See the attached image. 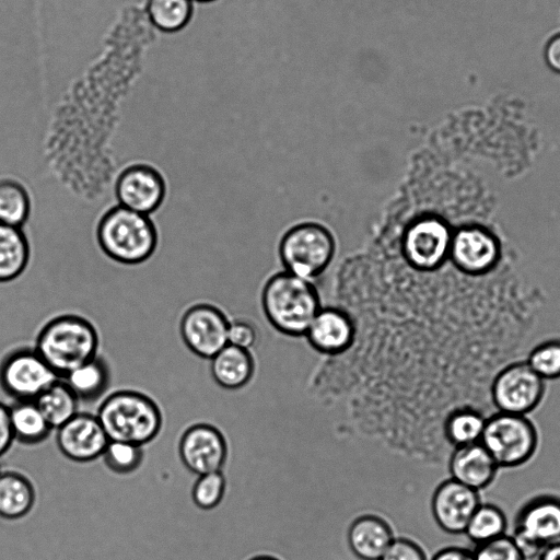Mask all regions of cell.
Segmentation results:
<instances>
[{"label": "cell", "mask_w": 560, "mask_h": 560, "mask_svg": "<svg viewBox=\"0 0 560 560\" xmlns=\"http://www.w3.org/2000/svg\"><path fill=\"white\" fill-rule=\"evenodd\" d=\"M260 305L275 330L291 338H301L323 303L315 282L281 270L265 281Z\"/></svg>", "instance_id": "6da1fadb"}, {"label": "cell", "mask_w": 560, "mask_h": 560, "mask_svg": "<svg viewBox=\"0 0 560 560\" xmlns=\"http://www.w3.org/2000/svg\"><path fill=\"white\" fill-rule=\"evenodd\" d=\"M33 347L61 378L98 355L100 334L90 318L63 312L42 324Z\"/></svg>", "instance_id": "7a4b0ae2"}, {"label": "cell", "mask_w": 560, "mask_h": 560, "mask_svg": "<svg viewBox=\"0 0 560 560\" xmlns=\"http://www.w3.org/2000/svg\"><path fill=\"white\" fill-rule=\"evenodd\" d=\"M95 240L109 259L135 266L153 256L159 246V231L151 215L115 203L101 214L95 226Z\"/></svg>", "instance_id": "3957f363"}, {"label": "cell", "mask_w": 560, "mask_h": 560, "mask_svg": "<svg viewBox=\"0 0 560 560\" xmlns=\"http://www.w3.org/2000/svg\"><path fill=\"white\" fill-rule=\"evenodd\" d=\"M109 441L144 446L160 434L163 415L145 393L120 389L106 396L95 413Z\"/></svg>", "instance_id": "277c9868"}, {"label": "cell", "mask_w": 560, "mask_h": 560, "mask_svg": "<svg viewBox=\"0 0 560 560\" xmlns=\"http://www.w3.org/2000/svg\"><path fill=\"white\" fill-rule=\"evenodd\" d=\"M336 254L337 240L332 231L313 220L292 224L278 243L283 270L312 282L327 271Z\"/></svg>", "instance_id": "5b68a950"}, {"label": "cell", "mask_w": 560, "mask_h": 560, "mask_svg": "<svg viewBox=\"0 0 560 560\" xmlns=\"http://www.w3.org/2000/svg\"><path fill=\"white\" fill-rule=\"evenodd\" d=\"M480 443L499 468H515L535 455L538 432L527 416L493 411L487 417Z\"/></svg>", "instance_id": "8992f818"}, {"label": "cell", "mask_w": 560, "mask_h": 560, "mask_svg": "<svg viewBox=\"0 0 560 560\" xmlns=\"http://www.w3.org/2000/svg\"><path fill=\"white\" fill-rule=\"evenodd\" d=\"M545 382L525 360L512 361L492 378L489 389L491 406L494 411L527 416L541 402Z\"/></svg>", "instance_id": "52a82bcc"}, {"label": "cell", "mask_w": 560, "mask_h": 560, "mask_svg": "<svg viewBox=\"0 0 560 560\" xmlns=\"http://www.w3.org/2000/svg\"><path fill=\"white\" fill-rule=\"evenodd\" d=\"M511 536L527 559L560 541V498L541 494L527 501L515 516Z\"/></svg>", "instance_id": "ba28073f"}, {"label": "cell", "mask_w": 560, "mask_h": 560, "mask_svg": "<svg viewBox=\"0 0 560 560\" xmlns=\"http://www.w3.org/2000/svg\"><path fill=\"white\" fill-rule=\"evenodd\" d=\"M59 378L33 346L15 348L0 362V387L13 401L35 400Z\"/></svg>", "instance_id": "9c48e42d"}, {"label": "cell", "mask_w": 560, "mask_h": 560, "mask_svg": "<svg viewBox=\"0 0 560 560\" xmlns=\"http://www.w3.org/2000/svg\"><path fill=\"white\" fill-rule=\"evenodd\" d=\"M113 190L117 205L151 215L164 203L168 185L159 167L149 162L136 161L118 172Z\"/></svg>", "instance_id": "30bf717a"}, {"label": "cell", "mask_w": 560, "mask_h": 560, "mask_svg": "<svg viewBox=\"0 0 560 560\" xmlns=\"http://www.w3.org/2000/svg\"><path fill=\"white\" fill-rule=\"evenodd\" d=\"M230 319L226 313L212 302H194L180 316L179 334L194 354L210 360L228 345Z\"/></svg>", "instance_id": "8fae6325"}, {"label": "cell", "mask_w": 560, "mask_h": 560, "mask_svg": "<svg viewBox=\"0 0 560 560\" xmlns=\"http://www.w3.org/2000/svg\"><path fill=\"white\" fill-rule=\"evenodd\" d=\"M501 258V243L486 226L465 224L454 228L448 260L460 272L482 276L495 268Z\"/></svg>", "instance_id": "7c38bea8"}, {"label": "cell", "mask_w": 560, "mask_h": 560, "mask_svg": "<svg viewBox=\"0 0 560 560\" xmlns=\"http://www.w3.org/2000/svg\"><path fill=\"white\" fill-rule=\"evenodd\" d=\"M178 454L190 472L201 476L222 470L228 459L229 447L219 428L211 423L197 422L183 432Z\"/></svg>", "instance_id": "4fadbf2b"}, {"label": "cell", "mask_w": 560, "mask_h": 560, "mask_svg": "<svg viewBox=\"0 0 560 560\" xmlns=\"http://www.w3.org/2000/svg\"><path fill=\"white\" fill-rule=\"evenodd\" d=\"M481 504L479 491L452 478L441 481L431 497V513L438 526L447 534H464Z\"/></svg>", "instance_id": "5bb4252c"}, {"label": "cell", "mask_w": 560, "mask_h": 560, "mask_svg": "<svg viewBox=\"0 0 560 560\" xmlns=\"http://www.w3.org/2000/svg\"><path fill=\"white\" fill-rule=\"evenodd\" d=\"M108 442L96 415L79 411L56 429L59 451L75 463H89L102 457Z\"/></svg>", "instance_id": "9a60e30c"}, {"label": "cell", "mask_w": 560, "mask_h": 560, "mask_svg": "<svg viewBox=\"0 0 560 560\" xmlns=\"http://www.w3.org/2000/svg\"><path fill=\"white\" fill-rule=\"evenodd\" d=\"M357 327L352 316L342 307L323 305L312 320L304 338L320 357H337L353 343Z\"/></svg>", "instance_id": "2e32d148"}, {"label": "cell", "mask_w": 560, "mask_h": 560, "mask_svg": "<svg viewBox=\"0 0 560 560\" xmlns=\"http://www.w3.org/2000/svg\"><path fill=\"white\" fill-rule=\"evenodd\" d=\"M446 467L450 478L477 491L489 487L500 469L480 442L452 448Z\"/></svg>", "instance_id": "e0dca14e"}, {"label": "cell", "mask_w": 560, "mask_h": 560, "mask_svg": "<svg viewBox=\"0 0 560 560\" xmlns=\"http://www.w3.org/2000/svg\"><path fill=\"white\" fill-rule=\"evenodd\" d=\"M395 537L390 524L373 513L355 517L347 529L348 546L360 560H378Z\"/></svg>", "instance_id": "ac0fdd59"}, {"label": "cell", "mask_w": 560, "mask_h": 560, "mask_svg": "<svg viewBox=\"0 0 560 560\" xmlns=\"http://www.w3.org/2000/svg\"><path fill=\"white\" fill-rule=\"evenodd\" d=\"M256 361L250 350L226 345L210 359L214 382L228 390L246 386L254 376Z\"/></svg>", "instance_id": "d6986e66"}, {"label": "cell", "mask_w": 560, "mask_h": 560, "mask_svg": "<svg viewBox=\"0 0 560 560\" xmlns=\"http://www.w3.org/2000/svg\"><path fill=\"white\" fill-rule=\"evenodd\" d=\"M35 500V488L25 475L3 470L0 475V517L22 518L32 511Z\"/></svg>", "instance_id": "ffe728a7"}, {"label": "cell", "mask_w": 560, "mask_h": 560, "mask_svg": "<svg viewBox=\"0 0 560 560\" xmlns=\"http://www.w3.org/2000/svg\"><path fill=\"white\" fill-rule=\"evenodd\" d=\"M31 259V245L22 228L0 223V282L19 278Z\"/></svg>", "instance_id": "44dd1931"}, {"label": "cell", "mask_w": 560, "mask_h": 560, "mask_svg": "<svg viewBox=\"0 0 560 560\" xmlns=\"http://www.w3.org/2000/svg\"><path fill=\"white\" fill-rule=\"evenodd\" d=\"M80 401L100 398L110 382L107 362L100 354L61 377Z\"/></svg>", "instance_id": "7402d4cb"}, {"label": "cell", "mask_w": 560, "mask_h": 560, "mask_svg": "<svg viewBox=\"0 0 560 560\" xmlns=\"http://www.w3.org/2000/svg\"><path fill=\"white\" fill-rule=\"evenodd\" d=\"M9 409L14 441L36 445L44 442L52 431L34 400L13 401Z\"/></svg>", "instance_id": "603a6c76"}, {"label": "cell", "mask_w": 560, "mask_h": 560, "mask_svg": "<svg viewBox=\"0 0 560 560\" xmlns=\"http://www.w3.org/2000/svg\"><path fill=\"white\" fill-rule=\"evenodd\" d=\"M487 417L474 408H459L450 412L442 425L446 444L454 448L480 442Z\"/></svg>", "instance_id": "cb8c5ba5"}, {"label": "cell", "mask_w": 560, "mask_h": 560, "mask_svg": "<svg viewBox=\"0 0 560 560\" xmlns=\"http://www.w3.org/2000/svg\"><path fill=\"white\" fill-rule=\"evenodd\" d=\"M34 401L52 430L79 412L80 400L62 378L51 384Z\"/></svg>", "instance_id": "d4e9b609"}, {"label": "cell", "mask_w": 560, "mask_h": 560, "mask_svg": "<svg viewBox=\"0 0 560 560\" xmlns=\"http://www.w3.org/2000/svg\"><path fill=\"white\" fill-rule=\"evenodd\" d=\"M32 212V198L22 182L14 178L0 180V223L22 228Z\"/></svg>", "instance_id": "484cf974"}, {"label": "cell", "mask_w": 560, "mask_h": 560, "mask_svg": "<svg viewBox=\"0 0 560 560\" xmlns=\"http://www.w3.org/2000/svg\"><path fill=\"white\" fill-rule=\"evenodd\" d=\"M145 10L152 25L164 33L185 28L194 15L192 0H145Z\"/></svg>", "instance_id": "4316f807"}, {"label": "cell", "mask_w": 560, "mask_h": 560, "mask_svg": "<svg viewBox=\"0 0 560 560\" xmlns=\"http://www.w3.org/2000/svg\"><path fill=\"white\" fill-rule=\"evenodd\" d=\"M506 528L505 513L495 504L481 502L471 515L464 534L477 546L505 535Z\"/></svg>", "instance_id": "83f0119b"}, {"label": "cell", "mask_w": 560, "mask_h": 560, "mask_svg": "<svg viewBox=\"0 0 560 560\" xmlns=\"http://www.w3.org/2000/svg\"><path fill=\"white\" fill-rule=\"evenodd\" d=\"M143 455V446L121 441H109L102 458L110 471L128 475L140 467Z\"/></svg>", "instance_id": "f1b7e54d"}, {"label": "cell", "mask_w": 560, "mask_h": 560, "mask_svg": "<svg viewBox=\"0 0 560 560\" xmlns=\"http://www.w3.org/2000/svg\"><path fill=\"white\" fill-rule=\"evenodd\" d=\"M525 361L544 381L560 378V339L536 345L527 353Z\"/></svg>", "instance_id": "f546056e"}, {"label": "cell", "mask_w": 560, "mask_h": 560, "mask_svg": "<svg viewBox=\"0 0 560 560\" xmlns=\"http://www.w3.org/2000/svg\"><path fill=\"white\" fill-rule=\"evenodd\" d=\"M226 479L222 470L198 476L192 487V501L201 510L217 508L224 498Z\"/></svg>", "instance_id": "4dcf8cb0"}, {"label": "cell", "mask_w": 560, "mask_h": 560, "mask_svg": "<svg viewBox=\"0 0 560 560\" xmlns=\"http://www.w3.org/2000/svg\"><path fill=\"white\" fill-rule=\"evenodd\" d=\"M472 560H527L511 535L477 545L471 551Z\"/></svg>", "instance_id": "1f68e13d"}, {"label": "cell", "mask_w": 560, "mask_h": 560, "mask_svg": "<svg viewBox=\"0 0 560 560\" xmlns=\"http://www.w3.org/2000/svg\"><path fill=\"white\" fill-rule=\"evenodd\" d=\"M259 338L256 325L246 318H231L228 330V343L250 350L256 346Z\"/></svg>", "instance_id": "d6a6232c"}, {"label": "cell", "mask_w": 560, "mask_h": 560, "mask_svg": "<svg viewBox=\"0 0 560 560\" xmlns=\"http://www.w3.org/2000/svg\"><path fill=\"white\" fill-rule=\"evenodd\" d=\"M378 560H429L423 548L408 537H395Z\"/></svg>", "instance_id": "836d02e7"}, {"label": "cell", "mask_w": 560, "mask_h": 560, "mask_svg": "<svg viewBox=\"0 0 560 560\" xmlns=\"http://www.w3.org/2000/svg\"><path fill=\"white\" fill-rule=\"evenodd\" d=\"M13 442L10 409L8 405L0 401V457L9 451Z\"/></svg>", "instance_id": "e575fe53"}, {"label": "cell", "mask_w": 560, "mask_h": 560, "mask_svg": "<svg viewBox=\"0 0 560 560\" xmlns=\"http://www.w3.org/2000/svg\"><path fill=\"white\" fill-rule=\"evenodd\" d=\"M430 560H472V556L468 549L446 547L439 550Z\"/></svg>", "instance_id": "d590c367"}, {"label": "cell", "mask_w": 560, "mask_h": 560, "mask_svg": "<svg viewBox=\"0 0 560 560\" xmlns=\"http://www.w3.org/2000/svg\"><path fill=\"white\" fill-rule=\"evenodd\" d=\"M548 66L560 73V34L551 38L545 52Z\"/></svg>", "instance_id": "8d00e7d4"}, {"label": "cell", "mask_w": 560, "mask_h": 560, "mask_svg": "<svg viewBox=\"0 0 560 560\" xmlns=\"http://www.w3.org/2000/svg\"><path fill=\"white\" fill-rule=\"evenodd\" d=\"M538 560H560V541L547 546L539 553Z\"/></svg>", "instance_id": "74e56055"}, {"label": "cell", "mask_w": 560, "mask_h": 560, "mask_svg": "<svg viewBox=\"0 0 560 560\" xmlns=\"http://www.w3.org/2000/svg\"><path fill=\"white\" fill-rule=\"evenodd\" d=\"M248 560H280V559L277 558L276 556H271V555H257V556L249 558Z\"/></svg>", "instance_id": "f35d334b"}, {"label": "cell", "mask_w": 560, "mask_h": 560, "mask_svg": "<svg viewBox=\"0 0 560 560\" xmlns=\"http://www.w3.org/2000/svg\"><path fill=\"white\" fill-rule=\"evenodd\" d=\"M192 1L194 2H202V3H205V2H211V1H214V0H192Z\"/></svg>", "instance_id": "ab89813d"}, {"label": "cell", "mask_w": 560, "mask_h": 560, "mask_svg": "<svg viewBox=\"0 0 560 560\" xmlns=\"http://www.w3.org/2000/svg\"><path fill=\"white\" fill-rule=\"evenodd\" d=\"M3 472V467H2V464L0 462V475Z\"/></svg>", "instance_id": "60d3db41"}]
</instances>
